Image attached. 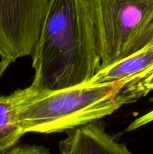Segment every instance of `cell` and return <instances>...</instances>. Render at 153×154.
<instances>
[{
  "label": "cell",
  "instance_id": "1",
  "mask_svg": "<svg viewBox=\"0 0 153 154\" xmlns=\"http://www.w3.org/2000/svg\"><path fill=\"white\" fill-rule=\"evenodd\" d=\"M38 91H56L88 83L100 69L91 0H49L32 54Z\"/></svg>",
  "mask_w": 153,
  "mask_h": 154
},
{
  "label": "cell",
  "instance_id": "2",
  "mask_svg": "<svg viewBox=\"0 0 153 154\" xmlns=\"http://www.w3.org/2000/svg\"><path fill=\"white\" fill-rule=\"evenodd\" d=\"M137 81L85 84L56 91L23 89L18 108L22 129L25 133H56L99 120L142 97Z\"/></svg>",
  "mask_w": 153,
  "mask_h": 154
},
{
  "label": "cell",
  "instance_id": "3",
  "mask_svg": "<svg viewBox=\"0 0 153 154\" xmlns=\"http://www.w3.org/2000/svg\"><path fill=\"white\" fill-rule=\"evenodd\" d=\"M100 69L153 42V0H91Z\"/></svg>",
  "mask_w": 153,
  "mask_h": 154
},
{
  "label": "cell",
  "instance_id": "4",
  "mask_svg": "<svg viewBox=\"0 0 153 154\" xmlns=\"http://www.w3.org/2000/svg\"><path fill=\"white\" fill-rule=\"evenodd\" d=\"M49 0H0V57L14 63L32 54Z\"/></svg>",
  "mask_w": 153,
  "mask_h": 154
},
{
  "label": "cell",
  "instance_id": "5",
  "mask_svg": "<svg viewBox=\"0 0 153 154\" xmlns=\"http://www.w3.org/2000/svg\"><path fill=\"white\" fill-rule=\"evenodd\" d=\"M59 154H133L105 131L100 120L92 122L68 132L59 144Z\"/></svg>",
  "mask_w": 153,
  "mask_h": 154
},
{
  "label": "cell",
  "instance_id": "6",
  "mask_svg": "<svg viewBox=\"0 0 153 154\" xmlns=\"http://www.w3.org/2000/svg\"><path fill=\"white\" fill-rule=\"evenodd\" d=\"M153 71V42L127 58L99 71L86 84H109L140 81Z\"/></svg>",
  "mask_w": 153,
  "mask_h": 154
},
{
  "label": "cell",
  "instance_id": "7",
  "mask_svg": "<svg viewBox=\"0 0 153 154\" xmlns=\"http://www.w3.org/2000/svg\"><path fill=\"white\" fill-rule=\"evenodd\" d=\"M22 95V90H17L0 96V153L14 147L26 134L18 114Z\"/></svg>",
  "mask_w": 153,
  "mask_h": 154
},
{
  "label": "cell",
  "instance_id": "8",
  "mask_svg": "<svg viewBox=\"0 0 153 154\" xmlns=\"http://www.w3.org/2000/svg\"><path fill=\"white\" fill-rule=\"evenodd\" d=\"M0 154H51L49 149L43 146L22 145L14 146L8 150Z\"/></svg>",
  "mask_w": 153,
  "mask_h": 154
},
{
  "label": "cell",
  "instance_id": "9",
  "mask_svg": "<svg viewBox=\"0 0 153 154\" xmlns=\"http://www.w3.org/2000/svg\"><path fill=\"white\" fill-rule=\"evenodd\" d=\"M151 101L153 102V97L151 99ZM153 122V110L149 111V112L146 113L144 115L141 116V117H138L135 120H134L126 129L128 132H130V131H134L136 129L142 127V126H146V125L148 124V123Z\"/></svg>",
  "mask_w": 153,
  "mask_h": 154
},
{
  "label": "cell",
  "instance_id": "10",
  "mask_svg": "<svg viewBox=\"0 0 153 154\" xmlns=\"http://www.w3.org/2000/svg\"><path fill=\"white\" fill-rule=\"evenodd\" d=\"M136 86L143 96H146L149 92L153 90V71L146 77L137 81Z\"/></svg>",
  "mask_w": 153,
  "mask_h": 154
},
{
  "label": "cell",
  "instance_id": "11",
  "mask_svg": "<svg viewBox=\"0 0 153 154\" xmlns=\"http://www.w3.org/2000/svg\"><path fill=\"white\" fill-rule=\"evenodd\" d=\"M10 63H11L8 60H2V61L0 62V78L2 76L3 74L4 73V72H5L6 69H8V67Z\"/></svg>",
  "mask_w": 153,
  "mask_h": 154
}]
</instances>
